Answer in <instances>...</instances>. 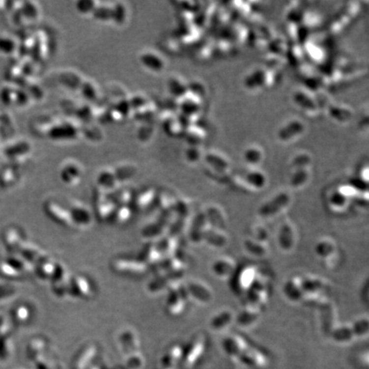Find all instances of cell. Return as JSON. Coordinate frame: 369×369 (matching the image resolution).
I'll return each mask as SVG.
<instances>
[{"label":"cell","instance_id":"13","mask_svg":"<svg viewBox=\"0 0 369 369\" xmlns=\"http://www.w3.org/2000/svg\"><path fill=\"white\" fill-rule=\"evenodd\" d=\"M209 164V175L220 182H226L232 179V169L228 161L225 157H220L219 159L215 157L213 153L208 154L206 157Z\"/></svg>","mask_w":369,"mask_h":369},{"label":"cell","instance_id":"3","mask_svg":"<svg viewBox=\"0 0 369 369\" xmlns=\"http://www.w3.org/2000/svg\"><path fill=\"white\" fill-rule=\"evenodd\" d=\"M304 304L314 307L330 300L332 285L327 279L315 275H301Z\"/></svg>","mask_w":369,"mask_h":369},{"label":"cell","instance_id":"5","mask_svg":"<svg viewBox=\"0 0 369 369\" xmlns=\"http://www.w3.org/2000/svg\"><path fill=\"white\" fill-rule=\"evenodd\" d=\"M269 231L266 226L257 223L252 226L243 240L246 253L256 258H262L269 252Z\"/></svg>","mask_w":369,"mask_h":369},{"label":"cell","instance_id":"23","mask_svg":"<svg viewBox=\"0 0 369 369\" xmlns=\"http://www.w3.org/2000/svg\"><path fill=\"white\" fill-rule=\"evenodd\" d=\"M139 58L141 62H149L142 65L152 72H161L162 70H164V68H165V65H166L164 57L160 54H158L157 52L152 50L143 51L140 54Z\"/></svg>","mask_w":369,"mask_h":369},{"label":"cell","instance_id":"24","mask_svg":"<svg viewBox=\"0 0 369 369\" xmlns=\"http://www.w3.org/2000/svg\"><path fill=\"white\" fill-rule=\"evenodd\" d=\"M188 298L185 287H175L169 299V309L170 313L173 314H180L185 310L186 299Z\"/></svg>","mask_w":369,"mask_h":369},{"label":"cell","instance_id":"20","mask_svg":"<svg viewBox=\"0 0 369 369\" xmlns=\"http://www.w3.org/2000/svg\"><path fill=\"white\" fill-rule=\"evenodd\" d=\"M316 308L319 310L320 321L324 330L331 333L334 327H336L335 321L337 320V312L335 305L330 299L318 305Z\"/></svg>","mask_w":369,"mask_h":369},{"label":"cell","instance_id":"17","mask_svg":"<svg viewBox=\"0 0 369 369\" xmlns=\"http://www.w3.org/2000/svg\"><path fill=\"white\" fill-rule=\"evenodd\" d=\"M211 227H212L209 224L204 211H200L194 217L192 223L190 232L191 240H193L195 244H203L206 235Z\"/></svg>","mask_w":369,"mask_h":369},{"label":"cell","instance_id":"8","mask_svg":"<svg viewBox=\"0 0 369 369\" xmlns=\"http://www.w3.org/2000/svg\"><path fill=\"white\" fill-rule=\"evenodd\" d=\"M260 269L261 268L254 263H245L238 267L229 280L233 293L239 297H243L253 284Z\"/></svg>","mask_w":369,"mask_h":369},{"label":"cell","instance_id":"2","mask_svg":"<svg viewBox=\"0 0 369 369\" xmlns=\"http://www.w3.org/2000/svg\"><path fill=\"white\" fill-rule=\"evenodd\" d=\"M272 281L267 272L260 269L253 284L241 297L244 306L257 309L263 311L267 307L271 294Z\"/></svg>","mask_w":369,"mask_h":369},{"label":"cell","instance_id":"15","mask_svg":"<svg viewBox=\"0 0 369 369\" xmlns=\"http://www.w3.org/2000/svg\"><path fill=\"white\" fill-rule=\"evenodd\" d=\"M238 265L236 261L228 255H222L212 261L211 271L213 275L222 281L230 280L234 274Z\"/></svg>","mask_w":369,"mask_h":369},{"label":"cell","instance_id":"26","mask_svg":"<svg viewBox=\"0 0 369 369\" xmlns=\"http://www.w3.org/2000/svg\"><path fill=\"white\" fill-rule=\"evenodd\" d=\"M244 159H245V163H247L249 165H252V166L261 163V160L263 159L262 149L257 145L250 146L247 149H245V152H244Z\"/></svg>","mask_w":369,"mask_h":369},{"label":"cell","instance_id":"10","mask_svg":"<svg viewBox=\"0 0 369 369\" xmlns=\"http://www.w3.org/2000/svg\"><path fill=\"white\" fill-rule=\"evenodd\" d=\"M243 171L244 172H240L239 174H232L231 180H234L236 186L240 185L243 188H246V190L256 192L264 189L268 183L266 173L253 167Z\"/></svg>","mask_w":369,"mask_h":369},{"label":"cell","instance_id":"16","mask_svg":"<svg viewBox=\"0 0 369 369\" xmlns=\"http://www.w3.org/2000/svg\"><path fill=\"white\" fill-rule=\"evenodd\" d=\"M283 294L292 304H304V291L301 275H292L284 282Z\"/></svg>","mask_w":369,"mask_h":369},{"label":"cell","instance_id":"7","mask_svg":"<svg viewBox=\"0 0 369 369\" xmlns=\"http://www.w3.org/2000/svg\"><path fill=\"white\" fill-rule=\"evenodd\" d=\"M369 320L367 316L357 318L351 323H345L334 327L331 335L338 343H350L356 339L369 334Z\"/></svg>","mask_w":369,"mask_h":369},{"label":"cell","instance_id":"12","mask_svg":"<svg viewBox=\"0 0 369 369\" xmlns=\"http://www.w3.org/2000/svg\"><path fill=\"white\" fill-rule=\"evenodd\" d=\"M276 242L279 249L283 253H291L297 244V227L290 219H284L278 227Z\"/></svg>","mask_w":369,"mask_h":369},{"label":"cell","instance_id":"25","mask_svg":"<svg viewBox=\"0 0 369 369\" xmlns=\"http://www.w3.org/2000/svg\"><path fill=\"white\" fill-rule=\"evenodd\" d=\"M228 243L227 232L224 230L211 227L206 235L203 244L214 249L224 248Z\"/></svg>","mask_w":369,"mask_h":369},{"label":"cell","instance_id":"6","mask_svg":"<svg viewBox=\"0 0 369 369\" xmlns=\"http://www.w3.org/2000/svg\"><path fill=\"white\" fill-rule=\"evenodd\" d=\"M291 203V193L287 191H281L260 205L257 216L263 222H272L281 217Z\"/></svg>","mask_w":369,"mask_h":369},{"label":"cell","instance_id":"19","mask_svg":"<svg viewBox=\"0 0 369 369\" xmlns=\"http://www.w3.org/2000/svg\"><path fill=\"white\" fill-rule=\"evenodd\" d=\"M203 211L205 213L209 224L212 227L227 231L228 221L226 216L225 211L222 207L217 204H209L206 206Z\"/></svg>","mask_w":369,"mask_h":369},{"label":"cell","instance_id":"4","mask_svg":"<svg viewBox=\"0 0 369 369\" xmlns=\"http://www.w3.org/2000/svg\"><path fill=\"white\" fill-rule=\"evenodd\" d=\"M354 200L369 201V198L363 197L351 184H343L328 193L327 206L332 212L340 214L346 211Z\"/></svg>","mask_w":369,"mask_h":369},{"label":"cell","instance_id":"21","mask_svg":"<svg viewBox=\"0 0 369 369\" xmlns=\"http://www.w3.org/2000/svg\"><path fill=\"white\" fill-rule=\"evenodd\" d=\"M261 313L262 311L257 309L243 305L239 313L236 314L234 321L242 328H251L260 320Z\"/></svg>","mask_w":369,"mask_h":369},{"label":"cell","instance_id":"9","mask_svg":"<svg viewBox=\"0 0 369 369\" xmlns=\"http://www.w3.org/2000/svg\"><path fill=\"white\" fill-rule=\"evenodd\" d=\"M314 254L327 268H335L340 263V246L330 237H322L315 243Z\"/></svg>","mask_w":369,"mask_h":369},{"label":"cell","instance_id":"22","mask_svg":"<svg viewBox=\"0 0 369 369\" xmlns=\"http://www.w3.org/2000/svg\"><path fill=\"white\" fill-rule=\"evenodd\" d=\"M234 319H235V314H233V312L231 310L223 309L213 315L209 321V325L211 329L215 332H217V333L224 332L231 327L232 322L234 321Z\"/></svg>","mask_w":369,"mask_h":369},{"label":"cell","instance_id":"11","mask_svg":"<svg viewBox=\"0 0 369 369\" xmlns=\"http://www.w3.org/2000/svg\"><path fill=\"white\" fill-rule=\"evenodd\" d=\"M311 157H295L292 161L290 185L295 190H300L306 186L311 180Z\"/></svg>","mask_w":369,"mask_h":369},{"label":"cell","instance_id":"18","mask_svg":"<svg viewBox=\"0 0 369 369\" xmlns=\"http://www.w3.org/2000/svg\"><path fill=\"white\" fill-rule=\"evenodd\" d=\"M304 129V122L299 120H291L279 130L278 138L281 142H292L300 138Z\"/></svg>","mask_w":369,"mask_h":369},{"label":"cell","instance_id":"1","mask_svg":"<svg viewBox=\"0 0 369 369\" xmlns=\"http://www.w3.org/2000/svg\"><path fill=\"white\" fill-rule=\"evenodd\" d=\"M225 352L234 359H239L245 364L261 367L268 363V358L261 350L250 343L239 334H230L222 340Z\"/></svg>","mask_w":369,"mask_h":369},{"label":"cell","instance_id":"27","mask_svg":"<svg viewBox=\"0 0 369 369\" xmlns=\"http://www.w3.org/2000/svg\"><path fill=\"white\" fill-rule=\"evenodd\" d=\"M17 44L16 40L10 36L0 35V53L10 55L16 52Z\"/></svg>","mask_w":369,"mask_h":369},{"label":"cell","instance_id":"14","mask_svg":"<svg viewBox=\"0 0 369 369\" xmlns=\"http://www.w3.org/2000/svg\"><path fill=\"white\" fill-rule=\"evenodd\" d=\"M185 290H186L187 297H192L193 300L201 304H208L211 303L214 297L211 288L202 281H190L186 284Z\"/></svg>","mask_w":369,"mask_h":369}]
</instances>
